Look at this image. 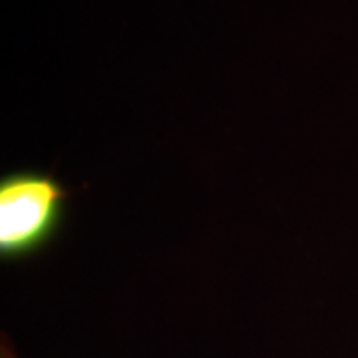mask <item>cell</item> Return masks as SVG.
<instances>
[{"mask_svg":"<svg viewBox=\"0 0 358 358\" xmlns=\"http://www.w3.org/2000/svg\"><path fill=\"white\" fill-rule=\"evenodd\" d=\"M70 192L38 169H16L0 178V259L18 263L44 253L62 233Z\"/></svg>","mask_w":358,"mask_h":358,"instance_id":"6da1fadb","label":"cell"},{"mask_svg":"<svg viewBox=\"0 0 358 358\" xmlns=\"http://www.w3.org/2000/svg\"><path fill=\"white\" fill-rule=\"evenodd\" d=\"M0 358H20L16 352H14L13 343L4 336L2 343H0Z\"/></svg>","mask_w":358,"mask_h":358,"instance_id":"7a4b0ae2","label":"cell"}]
</instances>
